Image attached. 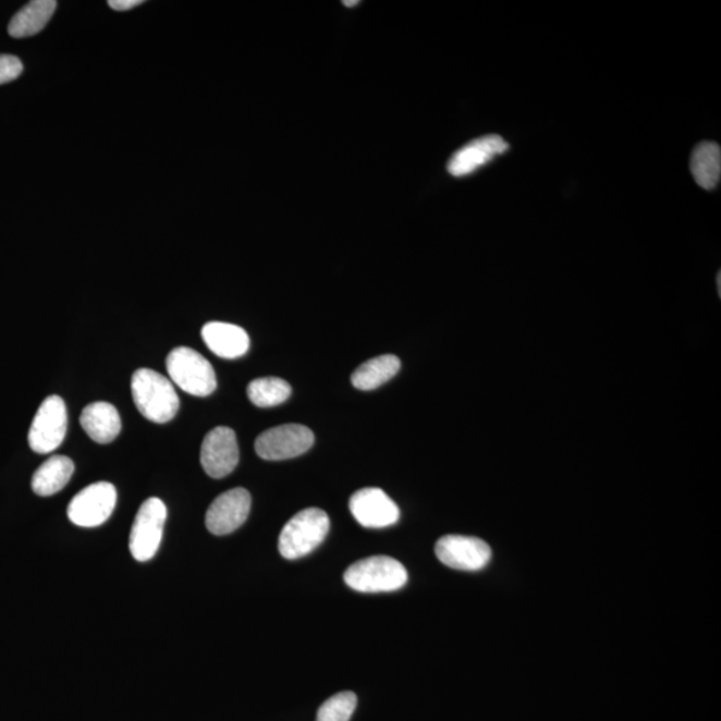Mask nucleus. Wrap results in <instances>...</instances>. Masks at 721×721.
Listing matches in <instances>:
<instances>
[{
	"instance_id": "14",
	"label": "nucleus",
	"mask_w": 721,
	"mask_h": 721,
	"mask_svg": "<svg viewBox=\"0 0 721 721\" xmlns=\"http://www.w3.org/2000/svg\"><path fill=\"white\" fill-rule=\"evenodd\" d=\"M203 339L216 356L234 359L245 356L250 347L249 334L236 325L212 321L203 328Z\"/></svg>"
},
{
	"instance_id": "7",
	"label": "nucleus",
	"mask_w": 721,
	"mask_h": 721,
	"mask_svg": "<svg viewBox=\"0 0 721 721\" xmlns=\"http://www.w3.org/2000/svg\"><path fill=\"white\" fill-rule=\"evenodd\" d=\"M117 504V489L110 482H96L74 496L68 508L70 522L82 528H97L110 518Z\"/></svg>"
},
{
	"instance_id": "24",
	"label": "nucleus",
	"mask_w": 721,
	"mask_h": 721,
	"mask_svg": "<svg viewBox=\"0 0 721 721\" xmlns=\"http://www.w3.org/2000/svg\"><path fill=\"white\" fill-rule=\"evenodd\" d=\"M342 3H344L346 8H353L354 4H358L359 2L358 0H356V2H342Z\"/></svg>"
},
{
	"instance_id": "21",
	"label": "nucleus",
	"mask_w": 721,
	"mask_h": 721,
	"mask_svg": "<svg viewBox=\"0 0 721 721\" xmlns=\"http://www.w3.org/2000/svg\"><path fill=\"white\" fill-rule=\"evenodd\" d=\"M357 707V696L351 691L335 694L318 709L317 721H349Z\"/></svg>"
},
{
	"instance_id": "20",
	"label": "nucleus",
	"mask_w": 721,
	"mask_h": 721,
	"mask_svg": "<svg viewBox=\"0 0 721 721\" xmlns=\"http://www.w3.org/2000/svg\"><path fill=\"white\" fill-rule=\"evenodd\" d=\"M292 387L278 377H264L253 380L247 387V398L258 407L281 405L291 398Z\"/></svg>"
},
{
	"instance_id": "17",
	"label": "nucleus",
	"mask_w": 721,
	"mask_h": 721,
	"mask_svg": "<svg viewBox=\"0 0 721 721\" xmlns=\"http://www.w3.org/2000/svg\"><path fill=\"white\" fill-rule=\"evenodd\" d=\"M58 3L56 0H34L15 14L9 25V34L13 38H28L42 32L54 15Z\"/></svg>"
},
{
	"instance_id": "16",
	"label": "nucleus",
	"mask_w": 721,
	"mask_h": 721,
	"mask_svg": "<svg viewBox=\"0 0 721 721\" xmlns=\"http://www.w3.org/2000/svg\"><path fill=\"white\" fill-rule=\"evenodd\" d=\"M75 471L74 461L63 454H56L46 460L42 465L35 471L32 488L35 494L40 498L61 492L68 486Z\"/></svg>"
},
{
	"instance_id": "23",
	"label": "nucleus",
	"mask_w": 721,
	"mask_h": 721,
	"mask_svg": "<svg viewBox=\"0 0 721 721\" xmlns=\"http://www.w3.org/2000/svg\"><path fill=\"white\" fill-rule=\"evenodd\" d=\"M144 3V0H110L109 5L115 11H129Z\"/></svg>"
},
{
	"instance_id": "19",
	"label": "nucleus",
	"mask_w": 721,
	"mask_h": 721,
	"mask_svg": "<svg viewBox=\"0 0 721 721\" xmlns=\"http://www.w3.org/2000/svg\"><path fill=\"white\" fill-rule=\"evenodd\" d=\"M400 368L401 361L393 354L375 357L366 361L354 371L352 383L354 388L359 390H375L398 375Z\"/></svg>"
},
{
	"instance_id": "10",
	"label": "nucleus",
	"mask_w": 721,
	"mask_h": 721,
	"mask_svg": "<svg viewBox=\"0 0 721 721\" xmlns=\"http://www.w3.org/2000/svg\"><path fill=\"white\" fill-rule=\"evenodd\" d=\"M250 508L252 496L246 489H230L211 502L206 512V528L216 536L233 534L245 524Z\"/></svg>"
},
{
	"instance_id": "18",
	"label": "nucleus",
	"mask_w": 721,
	"mask_h": 721,
	"mask_svg": "<svg viewBox=\"0 0 721 721\" xmlns=\"http://www.w3.org/2000/svg\"><path fill=\"white\" fill-rule=\"evenodd\" d=\"M691 173L697 185L706 191H713L721 176V150L714 142H701L691 157Z\"/></svg>"
},
{
	"instance_id": "2",
	"label": "nucleus",
	"mask_w": 721,
	"mask_h": 721,
	"mask_svg": "<svg viewBox=\"0 0 721 721\" xmlns=\"http://www.w3.org/2000/svg\"><path fill=\"white\" fill-rule=\"evenodd\" d=\"M330 520L327 512L307 508L293 516L283 527L278 549L282 558L297 560L310 554L329 534Z\"/></svg>"
},
{
	"instance_id": "13",
	"label": "nucleus",
	"mask_w": 721,
	"mask_h": 721,
	"mask_svg": "<svg viewBox=\"0 0 721 721\" xmlns=\"http://www.w3.org/2000/svg\"><path fill=\"white\" fill-rule=\"evenodd\" d=\"M508 150L510 144L500 135H486L469 142L454 152L451 161L448 162V171L453 176L469 175Z\"/></svg>"
},
{
	"instance_id": "15",
	"label": "nucleus",
	"mask_w": 721,
	"mask_h": 721,
	"mask_svg": "<svg viewBox=\"0 0 721 721\" xmlns=\"http://www.w3.org/2000/svg\"><path fill=\"white\" fill-rule=\"evenodd\" d=\"M82 428L98 444H109L121 433L122 421L117 407L105 401L87 405L81 415Z\"/></svg>"
},
{
	"instance_id": "11",
	"label": "nucleus",
	"mask_w": 721,
	"mask_h": 721,
	"mask_svg": "<svg viewBox=\"0 0 721 721\" xmlns=\"http://www.w3.org/2000/svg\"><path fill=\"white\" fill-rule=\"evenodd\" d=\"M240 448L235 431L228 427H218L206 435L200 448V464L212 478L230 475L239 465Z\"/></svg>"
},
{
	"instance_id": "5",
	"label": "nucleus",
	"mask_w": 721,
	"mask_h": 721,
	"mask_svg": "<svg viewBox=\"0 0 721 721\" xmlns=\"http://www.w3.org/2000/svg\"><path fill=\"white\" fill-rule=\"evenodd\" d=\"M168 510L162 500L147 499L134 518L129 548L139 563L150 561L161 547Z\"/></svg>"
},
{
	"instance_id": "6",
	"label": "nucleus",
	"mask_w": 721,
	"mask_h": 721,
	"mask_svg": "<svg viewBox=\"0 0 721 721\" xmlns=\"http://www.w3.org/2000/svg\"><path fill=\"white\" fill-rule=\"evenodd\" d=\"M68 407L62 398L50 395L39 406L32 428L28 444L35 453L49 454L62 445L68 433Z\"/></svg>"
},
{
	"instance_id": "12",
	"label": "nucleus",
	"mask_w": 721,
	"mask_h": 721,
	"mask_svg": "<svg viewBox=\"0 0 721 721\" xmlns=\"http://www.w3.org/2000/svg\"><path fill=\"white\" fill-rule=\"evenodd\" d=\"M353 517L364 528L392 527L400 520L398 504L380 488L357 490L349 501Z\"/></svg>"
},
{
	"instance_id": "9",
	"label": "nucleus",
	"mask_w": 721,
	"mask_h": 721,
	"mask_svg": "<svg viewBox=\"0 0 721 721\" xmlns=\"http://www.w3.org/2000/svg\"><path fill=\"white\" fill-rule=\"evenodd\" d=\"M436 555L449 569L476 572L486 569L492 551L488 543L477 537L448 535L436 543Z\"/></svg>"
},
{
	"instance_id": "22",
	"label": "nucleus",
	"mask_w": 721,
	"mask_h": 721,
	"mask_svg": "<svg viewBox=\"0 0 721 721\" xmlns=\"http://www.w3.org/2000/svg\"><path fill=\"white\" fill-rule=\"evenodd\" d=\"M23 73V64L20 58L13 56H0V85L9 84L20 78Z\"/></svg>"
},
{
	"instance_id": "1",
	"label": "nucleus",
	"mask_w": 721,
	"mask_h": 721,
	"mask_svg": "<svg viewBox=\"0 0 721 721\" xmlns=\"http://www.w3.org/2000/svg\"><path fill=\"white\" fill-rule=\"evenodd\" d=\"M132 394L140 415L156 424H167L180 410L173 382L156 370L142 368L132 378Z\"/></svg>"
},
{
	"instance_id": "8",
	"label": "nucleus",
	"mask_w": 721,
	"mask_h": 721,
	"mask_svg": "<svg viewBox=\"0 0 721 721\" xmlns=\"http://www.w3.org/2000/svg\"><path fill=\"white\" fill-rule=\"evenodd\" d=\"M315 444V433L300 424H285L264 431L256 440V452L268 461L301 456Z\"/></svg>"
},
{
	"instance_id": "4",
	"label": "nucleus",
	"mask_w": 721,
	"mask_h": 721,
	"mask_svg": "<svg viewBox=\"0 0 721 721\" xmlns=\"http://www.w3.org/2000/svg\"><path fill=\"white\" fill-rule=\"evenodd\" d=\"M167 368L170 380L188 394L206 398L217 388L215 368L192 347L173 349L167 358Z\"/></svg>"
},
{
	"instance_id": "3",
	"label": "nucleus",
	"mask_w": 721,
	"mask_h": 721,
	"mask_svg": "<svg viewBox=\"0 0 721 721\" xmlns=\"http://www.w3.org/2000/svg\"><path fill=\"white\" fill-rule=\"evenodd\" d=\"M347 587L363 594L393 592L404 587L407 572L400 561L388 555H374L357 561L345 572Z\"/></svg>"
}]
</instances>
